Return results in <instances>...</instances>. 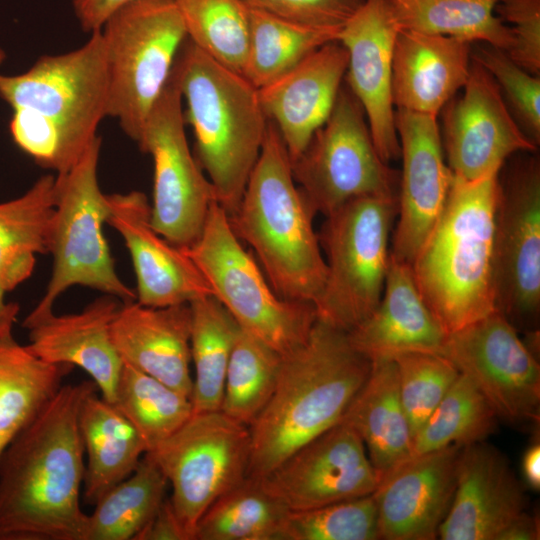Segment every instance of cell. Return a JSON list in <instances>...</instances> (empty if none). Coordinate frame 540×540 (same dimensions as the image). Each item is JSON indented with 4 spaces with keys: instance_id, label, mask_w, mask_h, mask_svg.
<instances>
[{
    "instance_id": "24",
    "label": "cell",
    "mask_w": 540,
    "mask_h": 540,
    "mask_svg": "<svg viewBox=\"0 0 540 540\" xmlns=\"http://www.w3.org/2000/svg\"><path fill=\"white\" fill-rule=\"evenodd\" d=\"M120 306L116 297L104 294L81 312H53L26 328V347L45 362L85 370L101 397L114 404L123 362L111 337V325Z\"/></svg>"
},
{
    "instance_id": "44",
    "label": "cell",
    "mask_w": 540,
    "mask_h": 540,
    "mask_svg": "<svg viewBox=\"0 0 540 540\" xmlns=\"http://www.w3.org/2000/svg\"><path fill=\"white\" fill-rule=\"evenodd\" d=\"M247 6L263 10L304 27L339 34L365 0H242Z\"/></svg>"
},
{
    "instance_id": "34",
    "label": "cell",
    "mask_w": 540,
    "mask_h": 540,
    "mask_svg": "<svg viewBox=\"0 0 540 540\" xmlns=\"http://www.w3.org/2000/svg\"><path fill=\"white\" fill-rule=\"evenodd\" d=\"M289 511L259 479L246 476L204 512L194 540H281Z\"/></svg>"
},
{
    "instance_id": "13",
    "label": "cell",
    "mask_w": 540,
    "mask_h": 540,
    "mask_svg": "<svg viewBox=\"0 0 540 540\" xmlns=\"http://www.w3.org/2000/svg\"><path fill=\"white\" fill-rule=\"evenodd\" d=\"M136 143L153 160V228L176 247L191 246L216 196L188 146L182 96L172 72Z\"/></svg>"
},
{
    "instance_id": "31",
    "label": "cell",
    "mask_w": 540,
    "mask_h": 540,
    "mask_svg": "<svg viewBox=\"0 0 540 540\" xmlns=\"http://www.w3.org/2000/svg\"><path fill=\"white\" fill-rule=\"evenodd\" d=\"M72 368L39 359L14 337L0 340V457L54 397Z\"/></svg>"
},
{
    "instance_id": "7",
    "label": "cell",
    "mask_w": 540,
    "mask_h": 540,
    "mask_svg": "<svg viewBox=\"0 0 540 540\" xmlns=\"http://www.w3.org/2000/svg\"><path fill=\"white\" fill-rule=\"evenodd\" d=\"M100 150L98 136L67 173L56 176L48 242L53 258L51 277L43 297L24 319L25 329L53 313L57 298L75 285L114 296L122 303L136 300V292L115 270L103 233L110 208L108 195L98 183Z\"/></svg>"
},
{
    "instance_id": "35",
    "label": "cell",
    "mask_w": 540,
    "mask_h": 540,
    "mask_svg": "<svg viewBox=\"0 0 540 540\" xmlns=\"http://www.w3.org/2000/svg\"><path fill=\"white\" fill-rule=\"evenodd\" d=\"M167 485L157 463L145 453L135 471L94 505L84 540H134L165 499Z\"/></svg>"
},
{
    "instance_id": "49",
    "label": "cell",
    "mask_w": 540,
    "mask_h": 540,
    "mask_svg": "<svg viewBox=\"0 0 540 540\" xmlns=\"http://www.w3.org/2000/svg\"><path fill=\"white\" fill-rule=\"evenodd\" d=\"M522 474L526 484L534 489L540 488V445L535 442L525 451L522 459Z\"/></svg>"
},
{
    "instance_id": "22",
    "label": "cell",
    "mask_w": 540,
    "mask_h": 540,
    "mask_svg": "<svg viewBox=\"0 0 540 540\" xmlns=\"http://www.w3.org/2000/svg\"><path fill=\"white\" fill-rule=\"evenodd\" d=\"M526 497L507 458L482 442L460 450L456 486L438 536L442 540H497L523 511Z\"/></svg>"
},
{
    "instance_id": "19",
    "label": "cell",
    "mask_w": 540,
    "mask_h": 540,
    "mask_svg": "<svg viewBox=\"0 0 540 540\" xmlns=\"http://www.w3.org/2000/svg\"><path fill=\"white\" fill-rule=\"evenodd\" d=\"M399 31L385 0H365L338 36L348 53L345 84L361 104L375 148L386 163L400 156L391 91Z\"/></svg>"
},
{
    "instance_id": "28",
    "label": "cell",
    "mask_w": 540,
    "mask_h": 540,
    "mask_svg": "<svg viewBox=\"0 0 540 540\" xmlns=\"http://www.w3.org/2000/svg\"><path fill=\"white\" fill-rule=\"evenodd\" d=\"M56 199V176L40 177L23 195L0 203V339L13 337L19 306L5 296L34 271L36 256L48 253Z\"/></svg>"
},
{
    "instance_id": "36",
    "label": "cell",
    "mask_w": 540,
    "mask_h": 540,
    "mask_svg": "<svg viewBox=\"0 0 540 540\" xmlns=\"http://www.w3.org/2000/svg\"><path fill=\"white\" fill-rule=\"evenodd\" d=\"M249 47L243 75L258 89L276 80L339 34L316 30L248 6Z\"/></svg>"
},
{
    "instance_id": "3",
    "label": "cell",
    "mask_w": 540,
    "mask_h": 540,
    "mask_svg": "<svg viewBox=\"0 0 540 540\" xmlns=\"http://www.w3.org/2000/svg\"><path fill=\"white\" fill-rule=\"evenodd\" d=\"M371 360L348 333L317 318L300 347L282 356L274 392L254 423L247 476L261 478L339 423L366 381Z\"/></svg>"
},
{
    "instance_id": "26",
    "label": "cell",
    "mask_w": 540,
    "mask_h": 540,
    "mask_svg": "<svg viewBox=\"0 0 540 540\" xmlns=\"http://www.w3.org/2000/svg\"><path fill=\"white\" fill-rule=\"evenodd\" d=\"M189 303L150 307L122 303L111 325L114 346L128 364L190 397Z\"/></svg>"
},
{
    "instance_id": "20",
    "label": "cell",
    "mask_w": 540,
    "mask_h": 540,
    "mask_svg": "<svg viewBox=\"0 0 540 540\" xmlns=\"http://www.w3.org/2000/svg\"><path fill=\"white\" fill-rule=\"evenodd\" d=\"M461 448L450 445L410 456L381 478L372 493L379 539L437 538L454 495Z\"/></svg>"
},
{
    "instance_id": "30",
    "label": "cell",
    "mask_w": 540,
    "mask_h": 540,
    "mask_svg": "<svg viewBox=\"0 0 540 540\" xmlns=\"http://www.w3.org/2000/svg\"><path fill=\"white\" fill-rule=\"evenodd\" d=\"M95 390L83 400L78 425L87 454L83 498L94 506L111 488L129 477L146 453L128 419Z\"/></svg>"
},
{
    "instance_id": "9",
    "label": "cell",
    "mask_w": 540,
    "mask_h": 540,
    "mask_svg": "<svg viewBox=\"0 0 540 540\" xmlns=\"http://www.w3.org/2000/svg\"><path fill=\"white\" fill-rule=\"evenodd\" d=\"M108 73V116L137 142L187 38L174 0H135L102 26Z\"/></svg>"
},
{
    "instance_id": "18",
    "label": "cell",
    "mask_w": 540,
    "mask_h": 540,
    "mask_svg": "<svg viewBox=\"0 0 540 540\" xmlns=\"http://www.w3.org/2000/svg\"><path fill=\"white\" fill-rule=\"evenodd\" d=\"M395 127L402 171L390 255L411 265L443 210L452 173L436 117L395 109Z\"/></svg>"
},
{
    "instance_id": "27",
    "label": "cell",
    "mask_w": 540,
    "mask_h": 540,
    "mask_svg": "<svg viewBox=\"0 0 540 540\" xmlns=\"http://www.w3.org/2000/svg\"><path fill=\"white\" fill-rule=\"evenodd\" d=\"M347 333L352 346L371 361L407 352L441 354L447 337L424 301L411 265L391 255L378 305Z\"/></svg>"
},
{
    "instance_id": "23",
    "label": "cell",
    "mask_w": 540,
    "mask_h": 540,
    "mask_svg": "<svg viewBox=\"0 0 540 540\" xmlns=\"http://www.w3.org/2000/svg\"><path fill=\"white\" fill-rule=\"evenodd\" d=\"M347 64V50L339 41H332L258 89L262 109L277 127L291 161L328 119Z\"/></svg>"
},
{
    "instance_id": "12",
    "label": "cell",
    "mask_w": 540,
    "mask_h": 540,
    "mask_svg": "<svg viewBox=\"0 0 540 540\" xmlns=\"http://www.w3.org/2000/svg\"><path fill=\"white\" fill-rule=\"evenodd\" d=\"M147 453L171 484L173 509L194 540L196 525L209 506L246 478L250 428L220 410L193 413Z\"/></svg>"
},
{
    "instance_id": "25",
    "label": "cell",
    "mask_w": 540,
    "mask_h": 540,
    "mask_svg": "<svg viewBox=\"0 0 540 540\" xmlns=\"http://www.w3.org/2000/svg\"><path fill=\"white\" fill-rule=\"evenodd\" d=\"M471 48L460 38L400 30L392 59L395 109L437 118L469 77Z\"/></svg>"
},
{
    "instance_id": "38",
    "label": "cell",
    "mask_w": 540,
    "mask_h": 540,
    "mask_svg": "<svg viewBox=\"0 0 540 540\" xmlns=\"http://www.w3.org/2000/svg\"><path fill=\"white\" fill-rule=\"evenodd\" d=\"M497 419L482 393L467 377L459 374L413 436L410 456L450 445L463 447L482 442L495 431Z\"/></svg>"
},
{
    "instance_id": "29",
    "label": "cell",
    "mask_w": 540,
    "mask_h": 540,
    "mask_svg": "<svg viewBox=\"0 0 540 540\" xmlns=\"http://www.w3.org/2000/svg\"><path fill=\"white\" fill-rule=\"evenodd\" d=\"M341 421L351 426L362 439L380 480L410 456L413 436L392 358L371 361L369 375Z\"/></svg>"
},
{
    "instance_id": "32",
    "label": "cell",
    "mask_w": 540,
    "mask_h": 540,
    "mask_svg": "<svg viewBox=\"0 0 540 540\" xmlns=\"http://www.w3.org/2000/svg\"><path fill=\"white\" fill-rule=\"evenodd\" d=\"M193 413L220 410L227 366L240 326L214 295L192 300Z\"/></svg>"
},
{
    "instance_id": "4",
    "label": "cell",
    "mask_w": 540,
    "mask_h": 540,
    "mask_svg": "<svg viewBox=\"0 0 540 540\" xmlns=\"http://www.w3.org/2000/svg\"><path fill=\"white\" fill-rule=\"evenodd\" d=\"M315 215L294 181L282 137L269 121L241 201L228 218L283 299L315 304L323 291L327 264L313 227Z\"/></svg>"
},
{
    "instance_id": "5",
    "label": "cell",
    "mask_w": 540,
    "mask_h": 540,
    "mask_svg": "<svg viewBox=\"0 0 540 540\" xmlns=\"http://www.w3.org/2000/svg\"><path fill=\"white\" fill-rule=\"evenodd\" d=\"M499 173L467 181L452 174L443 210L411 267L447 334L497 310L493 234Z\"/></svg>"
},
{
    "instance_id": "37",
    "label": "cell",
    "mask_w": 540,
    "mask_h": 540,
    "mask_svg": "<svg viewBox=\"0 0 540 540\" xmlns=\"http://www.w3.org/2000/svg\"><path fill=\"white\" fill-rule=\"evenodd\" d=\"M114 405L134 426L146 453L170 437L193 414L190 397L124 363Z\"/></svg>"
},
{
    "instance_id": "8",
    "label": "cell",
    "mask_w": 540,
    "mask_h": 540,
    "mask_svg": "<svg viewBox=\"0 0 540 540\" xmlns=\"http://www.w3.org/2000/svg\"><path fill=\"white\" fill-rule=\"evenodd\" d=\"M182 249L241 329L282 356L305 343L317 320L314 304L276 294L217 201L212 203L197 241Z\"/></svg>"
},
{
    "instance_id": "11",
    "label": "cell",
    "mask_w": 540,
    "mask_h": 540,
    "mask_svg": "<svg viewBox=\"0 0 540 540\" xmlns=\"http://www.w3.org/2000/svg\"><path fill=\"white\" fill-rule=\"evenodd\" d=\"M291 168L315 213L325 217L355 198L398 195L400 174L378 154L364 110L346 84Z\"/></svg>"
},
{
    "instance_id": "45",
    "label": "cell",
    "mask_w": 540,
    "mask_h": 540,
    "mask_svg": "<svg viewBox=\"0 0 540 540\" xmlns=\"http://www.w3.org/2000/svg\"><path fill=\"white\" fill-rule=\"evenodd\" d=\"M495 13L513 38L508 56L527 72L540 76V0H498Z\"/></svg>"
},
{
    "instance_id": "47",
    "label": "cell",
    "mask_w": 540,
    "mask_h": 540,
    "mask_svg": "<svg viewBox=\"0 0 540 540\" xmlns=\"http://www.w3.org/2000/svg\"><path fill=\"white\" fill-rule=\"evenodd\" d=\"M135 0H72L75 15L85 32L100 30L121 7Z\"/></svg>"
},
{
    "instance_id": "33",
    "label": "cell",
    "mask_w": 540,
    "mask_h": 540,
    "mask_svg": "<svg viewBox=\"0 0 540 540\" xmlns=\"http://www.w3.org/2000/svg\"><path fill=\"white\" fill-rule=\"evenodd\" d=\"M400 30L447 35L507 52L513 38L495 13L498 0H385Z\"/></svg>"
},
{
    "instance_id": "50",
    "label": "cell",
    "mask_w": 540,
    "mask_h": 540,
    "mask_svg": "<svg viewBox=\"0 0 540 540\" xmlns=\"http://www.w3.org/2000/svg\"><path fill=\"white\" fill-rule=\"evenodd\" d=\"M5 58H6L5 52L2 48H0V65L3 63Z\"/></svg>"
},
{
    "instance_id": "10",
    "label": "cell",
    "mask_w": 540,
    "mask_h": 540,
    "mask_svg": "<svg viewBox=\"0 0 540 540\" xmlns=\"http://www.w3.org/2000/svg\"><path fill=\"white\" fill-rule=\"evenodd\" d=\"M397 197L364 196L326 217L318 234L327 276L314 306L317 318L345 332L378 305L388 271Z\"/></svg>"
},
{
    "instance_id": "2",
    "label": "cell",
    "mask_w": 540,
    "mask_h": 540,
    "mask_svg": "<svg viewBox=\"0 0 540 540\" xmlns=\"http://www.w3.org/2000/svg\"><path fill=\"white\" fill-rule=\"evenodd\" d=\"M0 97L12 108L9 128L15 144L39 166L67 173L108 116L101 30L75 50L40 57L22 74H0Z\"/></svg>"
},
{
    "instance_id": "43",
    "label": "cell",
    "mask_w": 540,
    "mask_h": 540,
    "mask_svg": "<svg viewBox=\"0 0 540 540\" xmlns=\"http://www.w3.org/2000/svg\"><path fill=\"white\" fill-rule=\"evenodd\" d=\"M471 57L491 75L521 129L538 145L540 142V76L527 72L504 50L488 44L477 46L471 52Z\"/></svg>"
},
{
    "instance_id": "48",
    "label": "cell",
    "mask_w": 540,
    "mask_h": 540,
    "mask_svg": "<svg viewBox=\"0 0 540 540\" xmlns=\"http://www.w3.org/2000/svg\"><path fill=\"white\" fill-rule=\"evenodd\" d=\"M539 536L538 518L525 510L499 534L497 540H537Z\"/></svg>"
},
{
    "instance_id": "41",
    "label": "cell",
    "mask_w": 540,
    "mask_h": 540,
    "mask_svg": "<svg viewBox=\"0 0 540 540\" xmlns=\"http://www.w3.org/2000/svg\"><path fill=\"white\" fill-rule=\"evenodd\" d=\"M376 539H379L378 515L372 494L289 511L281 536V540Z\"/></svg>"
},
{
    "instance_id": "1",
    "label": "cell",
    "mask_w": 540,
    "mask_h": 540,
    "mask_svg": "<svg viewBox=\"0 0 540 540\" xmlns=\"http://www.w3.org/2000/svg\"><path fill=\"white\" fill-rule=\"evenodd\" d=\"M94 381L62 385L0 457V540H84L81 404Z\"/></svg>"
},
{
    "instance_id": "17",
    "label": "cell",
    "mask_w": 540,
    "mask_h": 540,
    "mask_svg": "<svg viewBox=\"0 0 540 540\" xmlns=\"http://www.w3.org/2000/svg\"><path fill=\"white\" fill-rule=\"evenodd\" d=\"M257 479L290 511L370 495L380 481L362 439L343 421Z\"/></svg>"
},
{
    "instance_id": "42",
    "label": "cell",
    "mask_w": 540,
    "mask_h": 540,
    "mask_svg": "<svg viewBox=\"0 0 540 540\" xmlns=\"http://www.w3.org/2000/svg\"><path fill=\"white\" fill-rule=\"evenodd\" d=\"M392 359L401 401L414 436L460 373L450 360L438 353L407 352Z\"/></svg>"
},
{
    "instance_id": "6",
    "label": "cell",
    "mask_w": 540,
    "mask_h": 540,
    "mask_svg": "<svg viewBox=\"0 0 540 540\" xmlns=\"http://www.w3.org/2000/svg\"><path fill=\"white\" fill-rule=\"evenodd\" d=\"M172 75L186 103L183 116L194 132L196 159L229 215L241 201L269 122L258 88L187 38Z\"/></svg>"
},
{
    "instance_id": "14",
    "label": "cell",
    "mask_w": 540,
    "mask_h": 540,
    "mask_svg": "<svg viewBox=\"0 0 540 540\" xmlns=\"http://www.w3.org/2000/svg\"><path fill=\"white\" fill-rule=\"evenodd\" d=\"M492 267L496 309L516 329L534 325L540 311V162L529 153L499 177Z\"/></svg>"
},
{
    "instance_id": "46",
    "label": "cell",
    "mask_w": 540,
    "mask_h": 540,
    "mask_svg": "<svg viewBox=\"0 0 540 540\" xmlns=\"http://www.w3.org/2000/svg\"><path fill=\"white\" fill-rule=\"evenodd\" d=\"M134 540H189L169 498L165 497L157 511Z\"/></svg>"
},
{
    "instance_id": "15",
    "label": "cell",
    "mask_w": 540,
    "mask_h": 540,
    "mask_svg": "<svg viewBox=\"0 0 540 540\" xmlns=\"http://www.w3.org/2000/svg\"><path fill=\"white\" fill-rule=\"evenodd\" d=\"M441 355L476 386L498 419L539 422V363L500 311L447 334Z\"/></svg>"
},
{
    "instance_id": "40",
    "label": "cell",
    "mask_w": 540,
    "mask_h": 540,
    "mask_svg": "<svg viewBox=\"0 0 540 540\" xmlns=\"http://www.w3.org/2000/svg\"><path fill=\"white\" fill-rule=\"evenodd\" d=\"M187 39L221 65L243 75L249 47L248 6L242 0H174Z\"/></svg>"
},
{
    "instance_id": "39",
    "label": "cell",
    "mask_w": 540,
    "mask_h": 540,
    "mask_svg": "<svg viewBox=\"0 0 540 540\" xmlns=\"http://www.w3.org/2000/svg\"><path fill=\"white\" fill-rule=\"evenodd\" d=\"M282 355L239 330L227 366L220 411L250 427L270 400Z\"/></svg>"
},
{
    "instance_id": "21",
    "label": "cell",
    "mask_w": 540,
    "mask_h": 540,
    "mask_svg": "<svg viewBox=\"0 0 540 540\" xmlns=\"http://www.w3.org/2000/svg\"><path fill=\"white\" fill-rule=\"evenodd\" d=\"M107 223L123 238L134 267L136 301L150 307L190 303L213 295L207 280L182 248L151 224V206L140 191L108 195Z\"/></svg>"
},
{
    "instance_id": "16",
    "label": "cell",
    "mask_w": 540,
    "mask_h": 540,
    "mask_svg": "<svg viewBox=\"0 0 540 540\" xmlns=\"http://www.w3.org/2000/svg\"><path fill=\"white\" fill-rule=\"evenodd\" d=\"M461 90L442 109V145L454 176L479 180L499 173L511 156L536 150L494 79L474 59Z\"/></svg>"
}]
</instances>
